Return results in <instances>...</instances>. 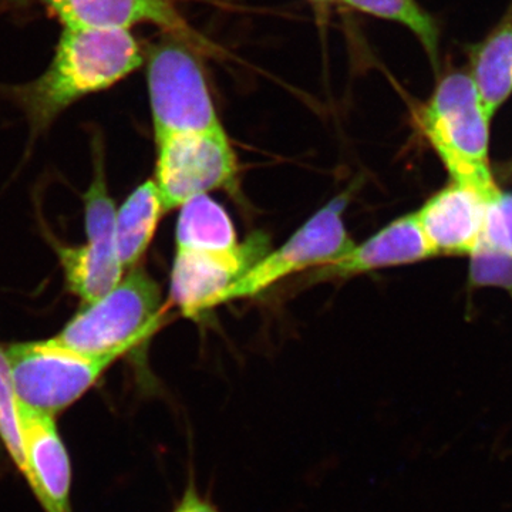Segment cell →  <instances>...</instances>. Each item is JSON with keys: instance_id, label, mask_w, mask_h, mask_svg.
Wrapping results in <instances>:
<instances>
[{"instance_id": "6da1fadb", "label": "cell", "mask_w": 512, "mask_h": 512, "mask_svg": "<svg viewBox=\"0 0 512 512\" xmlns=\"http://www.w3.org/2000/svg\"><path fill=\"white\" fill-rule=\"evenodd\" d=\"M143 64L127 29L64 28L52 63L42 76L16 89L35 133L45 131L77 101L103 92Z\"/></svg>"}, {"instance_id": "7a4b0ae2", "label": "cell", "mask_w": 512, "mask_h": 512, "mask_svg": "<svg viewBox=\"0 0 512 512\" xmlns=\"http://www.w3.org/2000/svg\"><path fill=\"white\" fill-rule=\"evenodd\" d=\"M414 120L451 181L490 198L500 194L490 164L491 119L470 74L458 69L439 73L433 93L414 111Z\"/></svg>"}, {"instance_id": "3957f363", "label": "cell", "mask_w": 512, "mask_h": 512, "mask_svg": "<svg viewBox=\"0 0 512 512\" xmlns=\"http://www.w3.org/2000/svg\"><path fill=\"white\" fill-rule=\"evenodd\" d=\"M161 320L160 286L134 268L103 298L83 305L55 339L84 355L120 359L157 332Z\"/></svg>"}, {"instance_id": "277c9868", "label": "cell", "mask_w": 512, "mask_h": 512, "mask_svg": "<svg viewBox=\"0 0 512 512\" xmlns=\"http://www.w3.org/2000/svg\"><path fill=\"white\" fill-rule=\"evenodd\" d=\"M5 350L19 402L52 416L79 402L119 360L84 355L55 338L13 343Z\"/></svg>"}, {"instance_id": "5b68a950", "label": "cell", "mask_w": 512, "mask_h": 512, "mask_svg": "<svg viewBox=\"0 0 512 512\" xmlns=\"http://www.w3.org/2000/svg\"><path fill=\"white\" fill-rule=\"evenodd\" d=\"M147 83L156 140L222 128L200 63L175 39L151 50Z\"/></svg>"}, {"instance_id": "8992f818", "label": "cell", "mask_w": 512, "mask_h": 512, "mask_svg": "<svg viewBox=\"0 0 512 512\" xmlns=\"http://www.w3.org/2000/svg\"><path fill=\"white\" fill-rule=\"evenodd\" d=\"M349 192H343L320 208L282 247L264 254L222 295V303L254 298L306 269L323 268L348 254L353 241L346 229Z\"/></svg>"}, {"instance_id": "52a82bcc", "label": "cell", "mask_w": 512, "mask_h": 512, "mask_svg": "<svg viewBox=\"0 0 512 512\" xmlns=\"http://www.w3.org/2000/svg\"><path fill=\"white\" fill-rule=\"evenodd\" d=\"M156 183L165 211L227 188L238 174L237 156L224 127L157 138Z\"/></svg>"}, {"instance_id": "ba28073f", "label": "cell", "mask_w": 512, "mask_h": 512, "mask_svg": "<svg viewBox=\"0 0 512 512\" xmlns=\"http://www.w3.org/2000/svg\"><path fill=\"white\" fill-rule=\"evenodd\" d=\"M83 201L86 244L59 247L57 251L67 288L86 305L103 298L119 284L124 274L116 244V208L107 190L103 161L99 157Z\"/></svg>"}, {"instance_id": "9c48e42d", "label": "cell", "mask_w": 512, "mask_h": 512, "mask_svg": "<svg viewBox=\"0 0 512 512\" xmlns=\"http://www.w3.org/2000/svg\"><path fill=\"white\" fill-rule=\"evenodd\" d=\"M266 254V239L249 238L231 251L177 249L170 279L171 302L188 319L221 305V298Z\"/></svg>"}, {"instance_id": "30bf717a", "label": "cell", "mask_w": 512, "mask_h": 512, "mask_svg": "<svg viewBox=\"0 0 512 512\" xmlns=\"http://www.w3.org/2000/svg\"><path fill=\"white\" fill-rule=\"evenodd\" d=\"M25 467L20 476L43 512H73L72 461L56 416L19 402Z\"/></svg>"}, {"instance_id": "8fae6325", "label": "cell", "mask_w": 512, "mask_h": 512, "mask_svg": "<svg viewBox=\"0 0 512 512\" xmlns=\"http://www.w3.org/2000/svg\"><path fill=\"white\" fill-rule=\"evenodd\" d=\"M491 200L470 185L451 181L414 212L434 255H470L483 237Z\"/></svg>"}, {"instance_id": "7c38bea8", "label": "cell", "mask_w": 512, "mask_h": 512, "mask_svg": "<svg viewBox=\"0 0 512 512\" xmlns=\"http://www.w3.org/2000/svg\"><path fill=\"white\" fill-rule=\"evenodd\" d=\"M64 28L127 29L150 23L190 37L174 0H40Z\"/></svg>"}, {"instance_id": "4fadbf2b", "label": "cell", "mask_w": 512, "mask_h": 512, "mask_svg": "<svg viewBox=\"0 0 512 512\" xmlns=\"http://www.w3.org/2000/svg\"><path fill=\"white\" fill-rule=\"evenodd\" d=\"M434 255L424 237L416 214L404 215L390 222L360 245L332 264L319 268L316 279L348 278V276L369 274L377 269L416 264Z\"/></svg>"}, {"instance_id": "5bb4252c", "label": "cell", "mask_w": 512, "mask_h": 512, "mask_svg": "<svg viewBox=\"0 0 512 512\" xmlns=\"http://www.w3.org/2000/svg\"><path fill=\"white\" fill-rule=\"evenodd\" d=\"M468 74L493 119L512 96V0L490 32L467 47Z\"/></svg>"}, {"instance_id": "9a60e30c", "label": "cell", "mask_w": 512, "mask_h": 512, "mask_svg": "<svg viewBox=\"0 0 512 512\" xmlns=\"http://www.w3.org/2000/svg\"><path fill=\"white\" fill-rule=\"evenodd\" d=\"M165 211L154 180L137 187L116 211L117 252L124 271L137 268Z\"/></svg>"}, {"instance_id": "2e32d148", "label": "cell", "mask_w": 512, "mask_h": 512, "mask_svg": "<svg viewBox=\"0 0 512 512\" xmlns=\"http://www.w3.org/2000/svg\"><path fill=\"white\" fill-rule=\"evenodd\" d=\"M175 244L191 251H231L241 242L224 207L210 195H200L181 207Z\"/></svg>"}, {"instance_id": "e0dca14e", "label": "cell", "mask_w": 512, "mask_h": 512, "mask_svg": "<svg viewBox=\"0 0 512 512\" xmlns=\"http://www.w3.org/2000/svg\"><path fill=\"white\" fill-rule=\"evenodd\" d=\"M350 8L376 18L392 20L410 30L426 50L436 73H440V26L417 0H342Z\"/></svg>"}, {"instance_id": "ac0fdd59", "label": "cell", "mask_w": 512, "mask_h": 512, "mask_svg": "<svg viewBox=\"0 0 512 512\" xmlns=\"http://www.w3.org/2000/svg\"><path fill=\"white\" fill-rule=\"evenodd\" d=\"M470 279L477 286H497L512 295V255L501 251L484 237L468 255Z\"/></svg>"}, {"instance_id": "d6986e66", "label": "cell", "mask_w": 512, "mask_h": 512, "mask_svg": "<svg viewBox=\"0 0 512 512\" xmlns=\"http://www.w3.org/2000/svg\"><path fill=\"white\" fill-rule=\"evenodd\" d=\"M483 237L512 255V194H500L487 205Z\"/></svg>"}, {"instance_id": "ffe728a7", "label": "cell", "mask_w": 512, "mask_h": 512, "mask_svg": "<svg viewBox=\"0 0 512 512\" xmlns=\"http://www.w3.org/2000/svg\"><path fill=\"white\" fill-rule=\"evenodd\" d=\"M171 512H221L211 500L204 497L197 487V481L190 477L187 487H185L183 497L175 504Z\"/></svg>"}, {"instance_id": "44dd1931", "label": "cell", "mask_w": 512, "mask_h": 512, "mask_svg": "<svg viewBox=\"0 0 512 512\" xmlns=\"http://www.w3.org/2000/svg\"><path fill=\"white\" fill-rule=\"evenodd\" d=\"M313 2L326 3V2H330V0H313Z\"/></svg>"}]
</instances>
